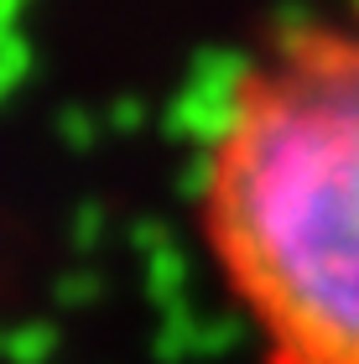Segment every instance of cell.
Segmentation results:
<instances>
[{
	"label": "cell",
	"mask_w": 359,
	"mask_h": 364,
	"mask_svg": "<svg viewBox=\"0 0 359 364\" xmlns=\"http://www.w3.org/2000/svg\"><path fill=\"white\" fill-rule=\"evenodd\" d=\"M193 213L260 364H359V6L307 11L240 63Z\"/></svg>",
	"instance_id": "6da1fadb"
}]
</instances>
